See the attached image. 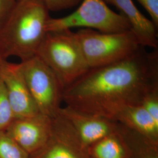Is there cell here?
<instances>
[{"label": "cell", "instance_id": "1", "mask_svg": "<svg viewBox=\"0 0 158 158\" xmlns=\"http://www.w3.org/2000/svg\"><path fill=\"white\" fill-rule=\"evenodd\" d=\"M158 81V49L141 47L124 59L90 69L63 91L66 105L84 113L100 115L121 103L139 104L149 87Z\"/></svg>", "mask_w": 158, "mask_h": 158}, {"label": "cell", "instance_id": "2", "mask_svg": "<svg viewBox=\"0 0 158 158\" xmlns=\"http://www.w3.org/2000/svg\"><path fill=\"white\" fill-rule=\"evenodd\" d=\"M42 0H19L0 29V51L7 59L21 61L37 55L48 33L51 17Z\"/></svg>", "mask_w": 158, "mask_h": 158}, {"label": "cell", "instance_id": "3", "mask_svg": "<svg viewBox=\"0 0 158 158\" xmlns=\"http://www.w3.org/2000/svg\"><path fill=\"white\" fill-rule=\"evenodd\" d=\"M36 55L56 75L63 89L90 69L71 29L48 32Z\"/></svg>", "mask_w": 158, "mask_h": 158}, {"label": "cell", "instance_id": "4", "mask_svg": "<svg viewBox=\"0 0 158 158\" xmlns=\"http://www.w3.org/2000/svg\"><path fill=\"white\" fill-rule=\"evenodd\" d=\"M76 34L90 69L117 62L135 53L142 47L128 30L103 33L91 29H80Z\"/></svg>", "mask_w": 158, "mask_h": 158}, {"label": "cell", "instance_id": "5", "mask_svg": "<svg viewBox=\"0 0 158 158\" xmlns=\"http://www.w3.org/2000/svg\"><path fill=\"white\" fill-rule=\"evenodd\" d=\"M74 28L91 29L103 33L131 30L126 18L111 10L104 0H82L78 8L72 14L61 18L51 17L47 31Z\"/></svg>", "mask_w": 158, "mask_h": 158}, {"label": "cell", "instance_id": "6", "mask_svg": "<svg viewBox=\"0 0 158 158\" xmlns=\"http://www.w3.org/2000/svg\"><path fill=\"white\" fill-rule=\"evenodd\" d=\"M19 64L40 113L55 117L62 107L63 91L56 75L37 55L20 62Z\"/></svg>", "mask_w": 158, "mask_h": 158}, {"label": "cell", "instance_id": "7", "mask_svg": "<svg viewBox=\"0 0 158 158\" xmlns=\"http://www.w3.org/2000/svg\"><path fill=\"white\" fill-rule=\"evenodd\" d=\"M57 114L73 129L79 141L87 151L91 145L118 130L119 123L100 115L89 114L68 106L61 107Z\"/></svg>", "mask_w": 158, "mask_h": 158}, {"label": "cell", "instance_id": "8", "mask_svg": "<svg viewBox=\"0 0 158 158\" xmlns=\"http://www.w3.org/2000/svg\"><path fill=\"white\" fill-rule=\"evenodd\" d=\"M30 158H90L68 121L59 114L52 118L51 136Z\"/></svg>", "mask_w": 158, "mask_h": 158}, {"label": "cell", "instance_id": "9", "mask_svg": "<svg viewBox=\"0 0 158 158\" xmlns=\"http://www.w3.org/2000/svg\"><path fill=\"white\" fill-rule=\"evenodd\" d=\"M52 129V118L39 113L30 117L14 118L6 131L31 156L45 145Z\"/></svg>", "mask_w": 158, "mask_h": 158}, {"label": "cell", "instance_id": "10", "mask_svg": "<svg viewBox=\"0 0 158 158\" xmlns=\"http://www.w3.org/2000/svg\"><path fill=\"white\" fill-rule=\"evenodd\" d=\"M0 79L5 87L15 118L40 113L29 91L19 63L6 60L1 68Z\"/></svg>", "mask_w": 158, "mask_h": 158}, {"label": "cell", "instance_id": "11", "mask_svg": "<svg viewBox=\"0 0 158 158\" xmlns=\"http://www.w3.org/2000/svg\"><path fill=\"white\" fill-rule=\"evenodd\" d=\"M100 115L135 131L158 143V124L139 104H117L106 108Z\"/></svg>", "mask_w": 158, "mask_h": 158}, {"label": "cell", "instance_id": "12", "mask_svg": "<svg viewBox=\"0 0 158 158\" xmlns=\"http://www.w3.org/2000/svg\"><path fill=\"white\" fill-rule=\"evenodd\" d=\"M107 4L114 6L119 14L126 18L131 31L135 35L140 45L158 49V28L137 8L132 0H104Z\"/></svg>", "mask_w": 158, "mask_h": 158}, {"label": "cell", "instance_id": "13", "mask_svg": "<svg viewBox=\"0 0 158 158\" xmlns=\"http://www.w3.org/2000/svg\"><path fill=\"white\" fill-rule=\"evenodd\" d=\"M87 153L90 158H129L130 148L120 124L115 132L91 145Z\"/></svg>", "mask_w": 158, "mask_h": 158}, {"label": "cell", "instance_id": "14", "mask_svg": "<svg viewBox=\"0 0 158 158\" xmlns=\"http://www.w3.org/2000/svg\"><path fill=\"white\" fill-rule=\"evenodd\" d=\"M121 130L130 148L129 158H158V143L121 124Z\"/></svg>", "mask_w": 158, "mask_h": 158}, {"label": "cell", "instance_id": "15", "mask_svg": "<svg viewBox=\"0 0 158 158\" xmlns=\"http://www.w3.org/2000/svg\"><path fill=\"white\" fill-rule=\"evenodd\" d=\"M0 158H30V155L8 135L0 132Z\"/></svg>", "mask_w": 158, "mask_h": 158}, {"label": "cell", "instance_id": "16", "mask_svg": "<svg viewBox=\"0 0 158 158\" xmlns=\"http://www.w3.org/2000/svg\"><path fill=\"white\" fill-rule=\"evenodd\" d=\"M139 105L158 124V81L149 87L142 96Z\"/></svg>", "mask_w": 158, "mask_h": 158}, {"label": "cell", "instance_id": "17", "mask_svg": "<svg viewBox=\"0 0 158 158\" xmlns=\"http://www.w3.org/2000/svg\"><path fill=\"white\" fill-rule=\"evenodd\" d=\"M15 118L5 87L0 79V132L6 131Z\"/></svg>", "mask_w": 158, "mask_h": 158}, {"label": "cell", "instance_id": "18", "mask_svg": "<svg viewBox=\"0 0 158 158\" xmlns=\"http://www.w3.org/2000/svg\"><path fill=\"white\" fill-rule=\"evenodd\" d=\"M49 11H59L72 8L82 0H42Z\"/></svg>", "mask_w": 158, "mask_h": 158}, {"label": "cell", "instance_id": "19", "mask_svg": "<svg viewBox=\"0 0 158 158\" xmlns=\"http://www.w3.org/2000/svg\"><path fill=\"white\" fill-rule=\"evenodd\" d=\"M18 0H0V29L11 14Z\"/></svg>", "mask_w": 158, "mask_h": 158}, {"label": "cell", "instance_id": "20", "mask_svg": "<svg viewBox=\"0 0 158 158\" xmlns=\"http://www.w3.org/2000/svg\"><path fill=\"white\" fill-rule=\"evenodd\" d=\"M146 10L150 19L158 28V0H137Z\"/></svg>", "mask_w": 158, "mask_h": 158}, {"label": "cell", "instance_id": "21", "mask_svg": "<svg viewBox=\"0 0 158 158\" xmlns=\"http://www.w3.org/2000/svg\"><path fill=\"white\" fill-rule=\"evenodd\" d=\"M7 59L4 56L2 53L1 52V51H0V70H1V68L2 67L3 63Z\"/></svg>", "mask_w": 158, "mask_h": 158}, {"label": "cell", "instance_id": "22", "mask_svg": "<svg viewBox=\"0 0 158 158\" xmlns=\"http://www.w3.org/2000/svg\"><path fill=\"white\" fill-rule=\"evenodd\" d=\"M18 1H19V0H18Z\"/></svg>", "mask_w": 158, "mask_h": 158}]
</instances>
